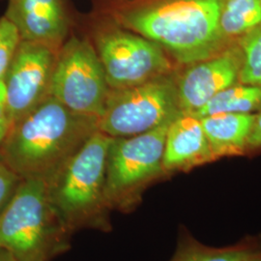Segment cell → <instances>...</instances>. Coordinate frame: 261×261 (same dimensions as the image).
I'll use <instances>...</instances> for the list:
<instances>
[{"mask_svg": "<svg viewBox=\"0 0 261 261\" xmlns=\"http://www.w3.org/2000/svg\"><path fill=\"white\" fill-rule=\"evenodd\" d=\"M11 129L9 116L6 107V94L5 85L3 82H0V147L6 139Z\"/></svg>", "mask_w": 261, "mask_h": 261, "instance_id": "ffe728a7", "label": "cell"}, {"mask_svg": "<svg viewBox=\"0 0 261 261\" xmlns=\"http://www.w3.org/2000/svg\"><path fill=\"white\" fill-rule=\"evenodd\" d=\"M261 148V112L255 114L247 141V151Z\"/></svg>", "mask_w": 261, "mask_h": 261, "instance_id": "44dd1931", "label": "cell"}, {"mask_svg": "<svg viewBox=\"0 0 261 261\" xmlns=\"http://www.w3.org/2000/svg\"><path fill=\"white\" fill-rule=\"evenodd\" d=\"M261 105V84L231 85L192 113L201 118L220 113H251Z\"/></svg>", "mask_w": 261, "mask_h": 261, "instance_id": "9a60e30c", "label": "cell"}, {"mask_svg": "<svg viewBox=\"0 0 261 261\" xmlns=\"http://www.w3.org/2000/svg\"><path fill=\"white\" fill-rule=\"evenodd\" d=\"M261 23V0H224L220 14L223 38L245 36Z\"/></svg>", "mask_w": 261, "mask_h": 261, "instance_id": "2e32d148", "label": "cell"}, {"mask_svg": "<svg viewBox=\"0 0 261 261\" xmlns=\"http://www.w3.org/2000/svg\"><path fill=\"white\" fill-rule=\"evenodd\" d=\"M97 122L48 96L11 127L1 158L20 178L47 181L98 130Z\"/></svg>", "mask_w": 261, "mask_h": 261, "instance_id": "6da1fadb", "label": "cell"}, {"mask_svg": "<svg viewBox=\"0 0 261 261\" xmlns=\"http://www.w3.org/2000/svg\"><path fill=\"white\" fill-rule=\"evenodd\" d=\"M260 252L261 235L247 236L231 246L216 248L199 242L182 227L176 250L169 261H252Z\"/></svg>", "mask_w": 261, "mask_h": 261, "instance_id": "5bb4252c", "label": "cell"}, {"mask_svg": "<svg viewBox=\"0 0 261 261\" xmlns=\"http://www.w3.org/2000/svg\"><path fill=\"white\" fill-rule=\"evenodd\" d=\"M112 138L97 130L47 181L56 213L74 234L82 229L112 231L105 195L107 156Z\"/></svg>", "mask_w": 261, "mask_h": 261, "instance_id": "3957f363", "label": "cell"}, {"mask_svg": "<svg viewBox=\"0 0 261 261\" xmlns=\"http://www.w3.org/2000/svg\"><path fill=\"white\" fill-rule=\"evenodd\" d=\"M252 261H261V252L259 254H257Z\"/></svg>", "mask_w": 261, "mask_h": 261, "instance_id": "603a6c76", "label": "cell"}, {"mask_svg": "<svg viewBox=\"0 0 261 261\" xmlns=\"http://www.w3.org/2000/svg\"><path fill=\"white\" fill-rule=\"evenodd\" d=\"M58 50L21 41L3 81L11 127L49 96Z\"/></svg>", "mask_w": 261, "mask_h": 261, "instance_id": "9c48e42d", "label": "cell"}, {"mask_svg": "<svg viewBox=\"0 0 261 261\" xmlns=\"http://www.w3.org/2000/svg\"><path fill=\"white\" fill-rule=\"evenodd\" d=\"M255 114L220 113L199 118L215 160L247 152Z\"/></svg>", "mask_w": 261, "mask_h": 261, "instance_id": "4fadbf2b", "label": "cell"}, {"mask_svg": "<svg viewBox=\"0 0 261 261\" xmlns=\"http://www.w3.org/2000/svg\"><path fill=\"white\" fill-rule=\"evenodd\" d=\"M0 261H19L9 251L0 248Z\"/></svg>", "mask_w": 261, "mask_h": 261, "instance_id": "7402d4cb", "label": "cell"}, {"mask_svg": "<svg viewBox=\"0 0 261 261\" xmlns=\"http://www.w3.org/2000/svg\"><path fill=\"white\" fill-rule=\"evenodd\" d=\"M21 178L3 162H0V215L19 186Z\"/></svg>", "mask_w": 261, "mask_h": 261, "instance_id": "d6986e66", "label": "cell"}, {"mask_svg": "<svg viewBox=\"0 0 261 261\" xmlns=\"http://www.w3.org/2000/svg\"><path fill=\"white\" fill-rule=\"evenodd\" d=\"M21 38L16 25L5 16L0 19V82H3Z\"/></svg>", "mask_w": 261, "mask_h": 261, "instance_id": "ac0fdd59", "label": "cell"}, {"mask_svg": "<svg viewBox=\"0 0 261 261\" xmlns=\"http://www.w3.org/2000/svg\"><path fill=\"white\" fill-rule=\"evenodd\" d=\"M72 235L48 199L47 181L21 178L0 215V248L19 261H51L68 251Z\"/></svg>", "mask_w": 261, "mask_h": 261, "instance_id": "277c9868", "label": "cell"}, {"mask_svg": "<svg viewBox=\"0 0 261 261\" xmlns=\"http://www.w3.org/2000/svg\"><path fill=\"white\" fill-rule=\"evenodd\" d=\"M214 161L201 122L192 113L180 112L168 126L163 168L166 174L184 171Z\"/></svg>", "mask_w": 261, "mask_h": 261, "instance_id": "7c38bea8", "label": "cell"}, {"mask_svg": "<svg viewBox=\"0 0 261 261\" xmlns=\"http://www.w3.org/2000/svg\"><path fill=\"white\" fill-rule=\"evenodd\" d=\"M180 112L176 84L167 75L122 89H111L97 128L111 138L146 133Z\"/></svg>", "mask_w": 261, "mask_h": 261, "instance_id": "8992f818", "label": "cell"}, {"mask_svg": "<svg viewBox=\"0 0 261 261\" xmlns=\"http://www.w3.org/2000/svg\"><path fill=\"white\" fill-rule=\"evenodd\" d=\"M241 62V54L228 50L194 63L176 84L180 112L195 113L215 95L233 85L239 77Z\"/></svg>", "mask_w": 261, "mask_h": 261, "instance_id": "30bf717a", "label": "cell"}, {"mask_svg": "<svg viewBox=\"0 0 261 261\" xmlns=\"http://www.w3.org/2000/svg\"><path fill=\"white\" fill-rule=\"evenodd\" d=\"M1 161H2V158H1V155H0V162H1Z\"/></svg>", "mask_w": 261, "mask_h": 261, "instance_id": "cb8c5ba5", "label": "cell"}, {"mask_svg": "<svg viewBox=\"0 0 261 261\" xmlns=\"http://www.w3.org/2000/svg\"><path fill=\"white\" fill-rule=\"evenodd\" d=\"M18 29L21 41L59 50L69 30L61 0H9L5 15Z\"/></svg>", "mask_w": 261, "mask_h": 261, "instance_id": "8fae6325", "label": "cell"}, {"mask_svg": "<svg viewBox=\"0 0 261 261\" xmlns=\"http://www.w3.org/2000/svg\"><path fill=\"white\" fill-rule=\"evenodd\" d=\"M241 47L239 81L243 84H261V23L243 36Z\"/></svg>", "mask_w": 261, "mask_h": 261, "instance_id": "e0dca14e", "label": "cell"}, {"mask_svg": "<svg viewBox=\"0 0 261 261\" xmlns=\"http://www.w3.org/2000/svg\"><path fill=\"white\" fill-rule=\"evenodd\" d=\"M110 92L94 45L79 37L66 41L58 50L49 96L76 114L98 119Z\"/></svg>", "mask_w": 261, "mask_h": 261, "instance_id": "52a82bcc", "label": "cell"}, {"mask_svg": "<svg viewBox=\"0 0 261 261\" xmlns=\"http://www.w3.org/2000/svg\"><path fill=\"white\" fill-rule=\"evenodd\" d=\"M224 0H157L120 10V25L194 64L213 56L223 41L220 14Z\"/></svg>", "mask_w": 261, "mask_h": 261, "instance_id": "7a4b0ae2", "label": "cell"}, {"mask_svg": "<svg viewBox=\"0 0 261 261\" xmlns=\"http://www.w3.org/2000/svg\"><path fill=\"white\" fill-rule=\"evenodd\" d=\"M94 47L111 89H122L167 75L170 62L158 44L126 28L99 30Z\"/></svg>", "mask_w": 261, "mask_h": 261, "instance_id": "ba28073f", "label": "cell"}, {"mask_svg": "<svg viewBox=\"0 0 261 261\" xmlns=\"http://www.w3.org/2000/svg\"><path fill=\"white\" fill-rule=\"evenodd\" d=\"M172 120L137 136L112 138L105 181L106 199L112 211H134L147 186L167 175L163 157L167 132Z\"/></svg>", "mask_w": 261, "mask_h": 261, "instance_id": "5b68a950", "label": "cell"}]
</instances>
